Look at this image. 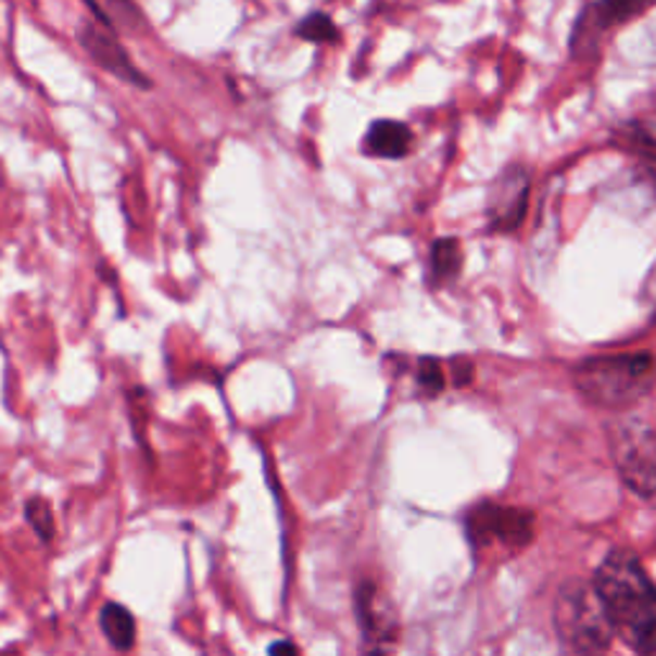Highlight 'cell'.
I'll return each instance as SVG.
<instances>
[{
    "label": "cell",
    "mask_w": 656,
    "mask_h": 656,
    "mask_svg": "<svg viewBox=\"0 0 656 656\" xmlns=\"http://www.w3.org/2000/svg\"><path fill=\"white\" fill-rule=\"evenodd\" d=\"M595 590L613 631L641 654L656 652V584L631 552H610L595 572Z\"/></svg>",
    "instance_id": "6da1fadb"
},
{
    "label": "cell",
    "mask_w": 656,
    "mask_h": 656,
    "mask_svg": "<svg viewBox=\"0 0 656 656\" xmlns=\"http://www.w3.org/2000/svg\"><path fill=\"white\" fill-rule=\"evenodd\" d=\"M654 359L641 354L593 356L575 369V384L580 395L601 408H629L654 388Z\"/></svg>",
    "instance_id": "7a4b0ae2"
},
{
    "label": "cell",
    "mask_w": 656,
    "mask_h": 656,
    "mask_svg": "<svg viewBox=\"0 0 656 656\" xmlns=\"http://www.w3.org/2000/svg\"><path fill=\"white\" fill-rule=\"evenodd\" d=\"M554 629L569 652L580 654L605 652L616 636L595 584L580 580L567 582L556 595Z\"/></svg>",
    "instance_id": "3957f363"
},
{
    "label": "cell",
    "mask_w": 656,
    "mask_h": 656,
    "mask_svg": "<svg viewBox=\"0 0 656 656\" xmlns=\"http://www.w3.org/2000/svg\"><path fill=\"white\" fill-rule=\"evenodd\" d=\"M613 462L629 488L641 497L656 495V431L641 418H623L610 429Z\"/></svg>",
    "instance_id": "277c9868"
},
{
    "label": "cell",
    "mask_w": 656,
    "mask_h": 656,
    "mask_svg": "<svg viewBox=\"0 0 656 656\" xmlns=\"http://www.w3.org/2000/svg\"><path fill=\"white\" fill-rule=\"evenodd\" d=\"M537 518L531 510L505 505H477L467 513V537L477 552L516 556L533 541Z\"/></svg>",
    "instance_id": "5b68a950"
},
{
    "label": "cell",
    "mask_w": 656,
    "mask_h": 656,
    "mask_svg": "<svg viewBox=\"0 0 656 656\" xmlns=\"http://www.w3.org/2000/svg\"><path fill=\"white\" fill-rule=\"evenodd\" d=\"M77 41H80L85 54H88L90 60L96 62L101 70H105L109 75L118 77V80H124L128 85H134V88L147 90L149 85H152L144 75L139 73V67L131 62V56L126 54L124 45H121L116 37V28L103 24L101 18L83 24L80 31H77Z\"/></svg>",
    "instance_id": "8992f818"
},
{
    "label": "cell",
    "mask_w": 656,
    "mask_h": 656,
    "mask_svg": "<svg viewBox=\"0 0 656 656\" xmlns=\"http://www.w3.org/2000/svg\"><path fill=\"white\" fill-rule=\"evenodd\" d=\"M529 190L531 180L526 169L508 167L497 177L490 190L488 203L490 226L495 231H513V228H518L526 216V205H529Z\"/></svg>",
    "instance_id": "52a82bcc"
},
{
    "label": "cell",
    "mask_w": 656,
    "mask_h": 656,
    "mask_svg": "<svg viewBox=\"0 0 656 656\" xmlns=\"http://www.w3.org/2000/svg\"><path fill=\"white\" fill-rule=\"evenodd\" d=\"M646 9V0H597L595 5H590L580 18V24L575 28L572 49L593 47L597 37H603L610 26L626 24L633 16H639Z\"/></svg>",
    "instance_id": "ba28073f"
},
{
    "label": "cell",
    "mask_w": 656,
    "mask_h": 656,
    "mask_svg": "<svg viewBox=\"0 0 656 656\" xmlns=\"http://www.w3.org/2000/svg\"><path fill=\"white\" fill-rule=\"evenodd\" d=\"M356 620H359L365 641L373 646H384L395 639V618H392L390 605L382 601V593L373 580L356 584L354 593Z\"/></svg>",
    "instance_id": "9c48e42d"
},
{
    "label": "cell",
    "mask_w": 656,
    "mask_h": 656,
    "mask_svg": "<svg viewBox=\"0 0 656 656\" xmlns=\"http://www.w3.org/2000/svg\"><path fill=\"white\" fill-rule=\"evenodd\" d=\"M413 131L401 121L380 118L367 128L365 152L380 160H401L411 152Z\"/></svg>",
    "instance_id": "30bf717a"
},
{
    "label": "cell",
    "mask_w": 656,
    "mask_h": 656,
    "mask_svg": "<svg viewBox=\"0 0 656 656\" xmlns=\"http://www.w3.org/2000/svg\"><path fill=\"white\" fill-rule=\"evenodd\" d=\"M101 631L116 652H128L137 644V620L121 603H105L101 610Z\"/></svg>",
    "instance_id": "8fae6325"
},
{
    "label": "cell",
    "mask_w": 656,
    "mask_h": 656,
    "mask_svg": "<svg viewBox=\"0 0 656 656\" xmlns=\"http://www.w3.org/2000/svg\"><path fill=\"white\" fill-rule=\"evenodd\" d=\"M462 273V247L456 239H439L431 247V280L446 285Z\"/></svg>",
    "instance_id": "7c38bea8"
},
{
    "label": "cell",
    "mask_w": 656,
    "mask_h": 656,
    "mask_svg": "<svg viewBox=\"0 0 656 656\" xmlns=\"http://www.w3.org/2000/svg\"><path fill=\"white\" fill-rule=\"evenodd\" d=\"M85 3H88L92 13H96V18H101L103 24H109L113 28H121V26L131 28L134 24H139L141 21V13L131 0H85Z\"/></svg>",
    "instance_id": "4fadbf2b"
},
{
    "label": "cell",
    "mask_w": 656,
    "mask_h": 656,
    "mask_svg": "<svg viewBox=\"0 0 656 656\" xmlns=\"http://www.w3.org/2000/svg\"><path fill=\"white\" fill-rule=\"evenodd\" d=\"M295 34L303 41H311V45H333V41H339V28L333 24L331 16H326V13H308L301 24L295 26Z\"/></svg>",
    "instance_id": "5bb4252c"
},
{
    "label": "cell",
    "mask_w": 656,
    "mask_h": 656,
    "mask_svg": "<svg viewBox=\"0 0 656 656\" xmlns=\"http://www.w3.org/2000/svg\"><path fill=\"white\" fill-rule=\"evenodd\" d=\"M26 520L45 544L54 539L52 508H49V503L41 495H34L31 501H26Z\"/></svg>",
    "instance_id": "9a60e30c"
},
{
    "label": "cell",
    "mask_w": 656,
    "mask_h": 656,
    "mask_svg": "<svg viewBox=\"0 0 656 656\" xmlns=\"http://www.w3.org/2000/svg\"><path fill=\"white\" fill-rule=\"evenodd\" d=\"M416 377H418V388L424 395L437 398L444 392V384H446L444 367H441V362L433 359V356H424V359L418 362Z\"/></svg>",
    "instance_id": "2e32d148"
},
{
    "label": "cell",
    "mask_w": 656,
    "mask_h": 656,
    "mask_svg": "<svg viewBox=\"0 0 656 656\" xmlns=\"http://www.w3.org/2000/svg\"><path fill=\"white\" fill-rule=\"evenodd\" d=\"M644 301H646V308L652 311V316L656 318V265L652 267V273H648L644 282Z\"/></svg>",
    "instance_id": "e0dca14e"
},
{
    "label": "cell",
    "mask_w": 656,
    "mask_h": 656,
    "mask_svg": "<svg viewBox=\"0 0 656 656\" xmlns=\"http://www.w3.org/2000/svg\"><path fill=\"white\" fill-rule=\"evenodd\" d=\"M282 652L298 654V646H295V644H290V641H277V644L269 646V654H282Z\"/></svg>",
    "instance_id": "ac0fdd59"
}]
</instances>
